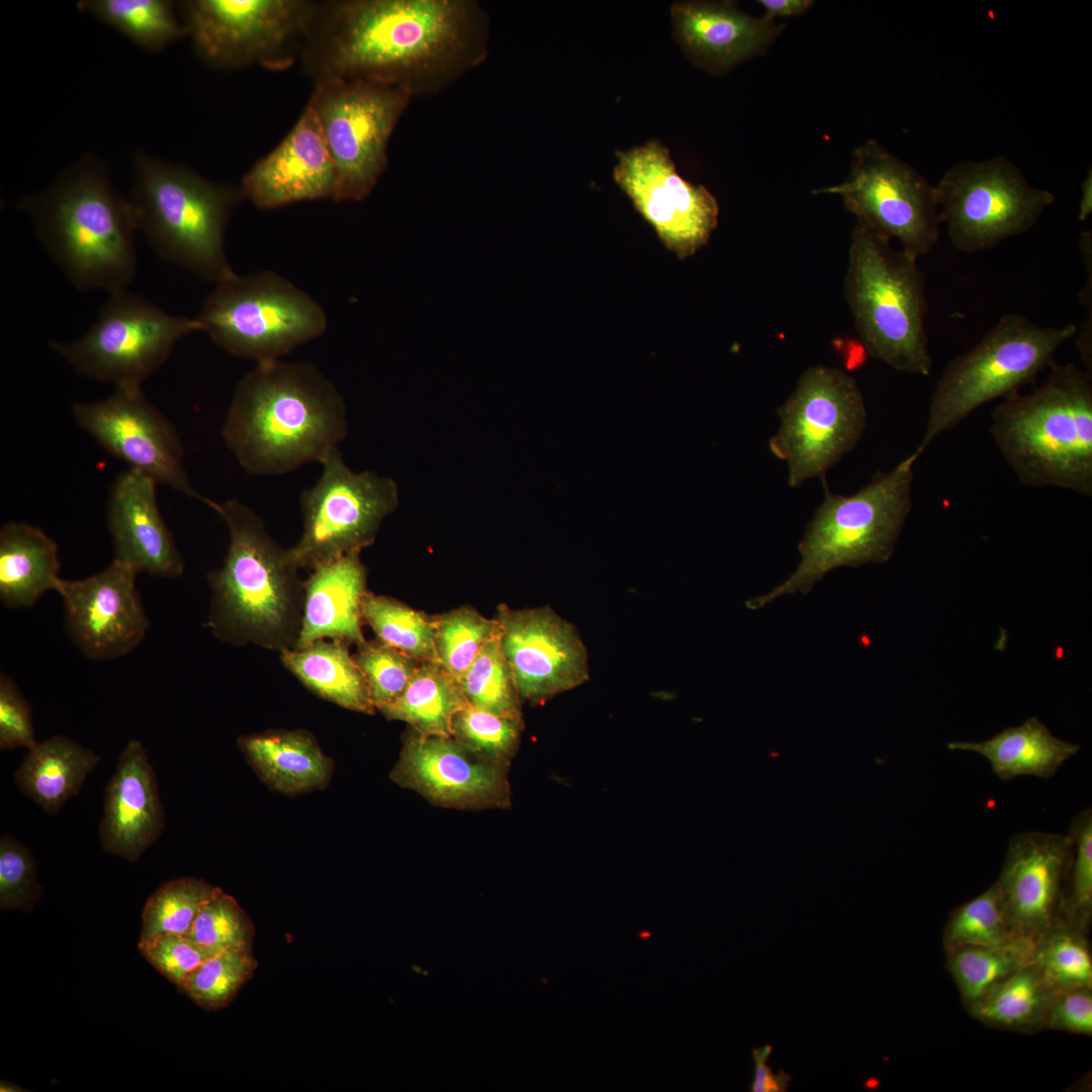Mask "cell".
Listing matches in <instances>:
<instances>
[{
	"label": "cell",
	"mask_w": 1092,
	"mask_h": 1092,
	"mask_svg": "<svg viewBox=\"0 0 1092 1092\" xmlns=\"http://www.w3.org/2000/svg\"><path fill=\"white\" fill-rule=\"evenodd\" d=\"M487 19L468 0L316 2L300 61L313 84L368 79L436 93L482 63Z\"/></svg>",
	"instance_id": "1"
},
{
	"label": "cell",
	"mask_w": 1092,
	"mask_h": 1092,
	"mask_svg": "<svg viewBox=\"0 0 1092 1092\" xmlns=\"http://www.w3.org/2000/svg\"><path fill=\"white\" fill-rule=\"evenodd\" d=\"M347 410L334 383L311 362L256 363L237 385L222 438L239 464L278 475L322 463L347 436Z\"/></svg>",
	"instance_id": "2"
},
{
	"label": "cell",
	"mask_w": 1092,
	"mask_h": 1092,
	"mask_svg": "<svg viewBox=\"0 0 1092 1092\" xmlns=\"http://www.w3.org/2000/svg\"><path fill=\"white\" fill-rule=\"evenodd\" d=\"M18 207L76 289L112 293L133 280L136 228L127 198L115 190L100 158L84 154Z\"/></svg>",
	"instance_id": "3"
},
{
	"label": "cell",
	"mask_w": 1092,
	"mask_h": 1092,
	"mask_svg": "<svg viewBox=\"0 0 1092 1092\" xmlns=\"http://www.w3.org/2000/svg\"><path fill=\"white\" fill-rule=\"evenodd\" d=\"M990 419L991 437L1022 484L1092 495V372L1056 362L1040 385L1001 399Z\"/></svg>",
	"instance_id": "4"
},
{
	"label": "cell",
	"mask_w": 1092,
	"mask_h": 1092,
	"mask_svg": "<svg viewBox=\"0 0 1092 1092\" xmlns=\"http://www.w3.org/2000/svg\"><path fill=\"white\" fill-rule=\"evenodd\" d=\"M204 504L223 520L230 536L221 567L208 574V627L218 639L233 643L252 641L270 648L295 644L301 583L286 549L240 500L206 498Z\"/></svg>",
	"instance_id": "5"
},
{
	"label": "cell",
	"mask_w": 1092,
	"mask_h": 1092,
	"mask_svg": "<svg viewBox=\"0 0 1092 1092\" xmlns=\"http://www.w3.org/2000/svg\"><path fill=\"white\" fill-rule=\"evenodd\" d=\"M127 198L136 231L158 256L218 283L236 274L224 249L240 185L210 181L190 167L138 152Z\"/></svg>",
	"instance_id": "6"
},
{
	"label": "cell",
	"mask_w": 1092,
	"mask_h": 1092,
	"mask_svg": "<svg viewBox=\"0 0 1092 1092\" xmlns=\"http://www.w3.org/2000/svg\"><path fill=\"white\" fill-rule=\"evenodd\" d=\"M918 458L913 452L850 495L833 493L822 478L824 499L799 543L796 570L769 593L748 601L747 607L759 609L782 596L808 593L840 566L889 560L911 511L913 465Z\"/></svg>",
	"instance_id": "7"
},
{
	"label": "cell",
	"mask_w": 1092,
	"mask_h": 1092,
	"mask_svg": "<svg viewBox=\"0 0 1092 1092\" xmlns=\"http://www.w3.org/2000/svg\"><path fill=\"white\" fill-rule=\"evenodd\" d=\"M917 261L856 222L844 295L872 357L898 371L927 376L933 360L925 328L926 279Z\"/></svg>",
	"instance_id": "8"
},
{
	"label": "cell",
	"mask_w": 1092,
	"mask_h": 1092,
	"mask_svg": "<svg viewBox=\"0 0 1092 1092\" xmlns=\"http://www.w3.org/2000/svg\"><path fill=\"white\" fill-rule=\"evenodd\" d=\"M1074 324L1039 326L1008 312L969 351L952 358L932 391L919 457L940 434L953 429L982 405L1003 399L1035 382L1056 363L1061 346L1075 337Z\"/></svg>",
	"instance_id": "9"
},
{
	"label": "cell",
	"mask_w": 1092,
	"mask_h": 1092,
	"mask_svg": "<svg viewBox=\"0 0 1092 1092\" xmlns=\"http://www.w3.org/2000/svg\"><path fill=\"white\" fill-rule=\"evenodd\" d=\"M202 332L233 356L278 360L327 329L321 304L273 271L237 273L216 283L196 317Z\"/></svg>",
	"instance_id": "10"
},
{
	"label": "cell",
	"mask_w": 1092,
	"mask_h": 1092,
	"mask_svg": "<svg viewBox=\"0 0 1092 1092\" xmlns=\"http://www.w3.org/2000/svg\"><path fill=\"white\" fill-rule=\"evenodd\" d=\"M178 12L198 58L214 70L290 68L300 58L316 2L184 0Z\"/></svg>",
	"instance_id": "11"
},
{
	"label": "cell",
	"mask_w": 1092,
	"mask_h": 1092,
	"mask_svg": "<svg viewBox=\"0 0 1092 1092\" xmlns=\"http://www.w3.org/2000/svg\"><path fill=\"white\" fill-rule=\"evenodd\" d=\"M413 95L376 80L330 79L314 84L307 102L337 169L335 201L367 197L387 166L390 136Z\"/></svg>",
	"instance_id": "12"
},
{
	"label": "cell",
	"mask_w": 1092,
	"mask_h": 1092,
	"mask_svg": "<svg viewBox=\"0 0 1092 1092\" xmlns=\"http://www.w3.org/2000/svg\"><path fill=\"white\" fill-rule=\"evenodd\" d=\"M778 415L780 427L768 448L786 462L788 485L793 488L808 479L825 478L858 443L867 426L864 399L856 381L824 365L804 371Z\"/></svg>",
	"instance_id": "13"
},
{
	"label": "cell",
	"mask_w": 1092,
	"mask_h": 1092,
	"mask_svg": "<svg viewBox=\"0 0 1092 1092\" xmlns=\"http://www.w3.org/2000/svg\"><path fill=\"white\" fill-rule=\"evenodd\" d=\"M934 185L940 221L952 246L966 254L1026 233L1056 199L1005 157L957 163Z\"/></svg>",
	"instance_id": "14"
},
{
	"label": "cell",
	"mask_w": 1092,
	"mask_h": 1092,
	"mask_svg": "<svg viewBox=\"0 0 1092 1092\" xmlns=\"http://www.w3.org/2000/svg\"><path fill=\"white\" fill-rule=\"evenodd\" d=\"M198 331L196 317L170 314L123 289L110 293L83 336L50 345L79 374L114 387L141 386L180 339Z\"/></svg>",
	"instance_id": "15"
},
{
	"label": "cell",
	"mask_w": 1092,
	"mask_h": 1092,
	"mask_svg": "<svg viewBox=\"0 0 1092 1092\" xmlns=\"http://www.w3.org/2000/svg\"><path fill=\"white\" fill-rule=\"evenodd\" d=\"M321 464L317 481L300 495L301 536L286 549L288 560L297 569H312L360 553L374 541L382 521L398 505L393 479L374 471L352 470L339 449Z\"/></svg>",
	"instance_id": "16"
},
{
	"label": "cell",
	"mask_w": 1092,
	"mask_h": 1092,
	"mask_svg": "<svg viewBox=\"0 0 1092 1092\" xmlns=\"http://www.w3.org/2000/svg\"><path fill=\"white\" fill-rule=\"evenodd\" d=\"M812 193L840 196L857 222L889 241H899L901 249L916 259L939 240L935 185L876 140L852 151L848 175L841 183Z\"/></svg>",
	"instance_id": "17"
},
{
	"label": "cell",
	"mask_w": 1092,
	"mask_h": 1092,
	"mask_svg": "<svg viewBox=\"0 0 1092 1092\" xmlns=\"http://www.w3.org/2000/svg\"><path fill=\"white\" fill-rule=\"evenodd\" d=\"M615 154V182L664 247L679 259L695 255L718 224L716 198L705 186L685 180L657 140Z\"/></svg>",
	"instance_id": "18"
},
{
	"label": "cell",
	"mask_w": 1092,
	"mask_h": 1092,
	"mask_svg": "<svg viewBox=\"0 0 1092 1092\" xmlns=\"http://www.w3.org/2000/svg\"><path fill=\"white\" fill-rule=\"evenodd\" d=\"M72 414L83 431L129 469L205 502L189 480L176 429L146 398L141 386H116L103 399L75 403Z\"/></svg>",
	"instance_id": "19"
},
{
	"label": "cell",
	"mask_w": 1092,
	"mask_h": 1092,
	"mask_svg": "<svg viewBox=\"0 0 1092 1092\" xmlns=\"http://www.w3.org/2000/svg\"><path fill=\"white\" fill-rule=\"evenodd\" d=\"M495 620L521 700L543 704L588 679L587 652L578 632L552 609L499 606Z\"/></svg>",
	"instance_id": "20"
},
{
	"label": "cell",
	"mask_w": 1092,
	"mask_h": 1092,
	"mask_svg": "<svg viewBox=\"0 0 1092 1092\" xmlns=\"http://www.w3.org/2000/svg\"><path fill=\"white\" fill-rule=\"evenodd\" d=\"M138 573L112 560L101 571L56 586L64 626L73 644L91 660L124 656L145 639L150 620L136 587Z\"/></svg>",
	"instance_id": "21"
},
{
	"label": "cell",
	"mask_w": 1092,
	"mask_h": 1092,
	"mask_svg": "<svg viewBox=\"0 0 1092 1092\" xmlns=\"http://www.w3.org/2000/svg\"><path fill=\"white\" fill-rule=\"evenodd\" d=\"M508 769L476 757L453 737L413 730L403 739L390 778L435 805L483 810L510 806Z\"/></svg>",
	"instance_id": "22"
},
{
	"label": "cell",
	"mask_w": 1092,
	"mask_h": 1092,
	"mask_svg": "<svg viewBox=\"0 0 1092 1092\" xmlns=\"http://www.w3.org/2000/svg\"><path fill=\"white\" fill-rule=\"evenodd\" d=\"M1068 834H1015L996 881L1008 924L1017 938L1034 942L1063 919L1072 859Z\"/></svg>",
	"instance_id": "23"
},
{
	"label": "cell",
	"mask_w": 1092,
	"mask_h": 1092,
	"mask_svg": "<svg viewBox=\"0 0 1092 1092\" xmlns=\"http://www.w3.org/2000/svg\"><path fill=\"white\" fill-rule=\"evenodd\" d=\"M240 187L245 199L262 209L335 199L336 165L310 105L286 136L243 176Z\"/></svg>",
	"instance_id": "24"
},
{
	"label": "cell",
	"mask_w": 1092,
	"mask_h": 1092,
	"mask_svg": "<svg viewBox=\"0 0 1092 1092\" xmlns=\"http://www.w3.org/2000/svg\"><path fill=\"white\" fill-rule=\"evenodd\" d=\"M144 473L127 468L114 479L106 519L114 560L138 574L172 578L184 571V559L160 512L156 486Z\"/></svg>",
	"instance_id": "25"
},
{
	"label": "cell",
	"mask_w": 1092,
	"mask_h": 1092,
	"mask_svg": "<svg viewBox=\"0 0 1092 1092\" xmlns=\"http://www.w3.org/2000/svg\"><path fill=\"white\" fill-rule=\"evenodd\" d=\"M673 34L691 62L715 75L766 52L783 31L732 1H677L671 5Z\"/></svg>",
	"instance_id": "26"
},
{
	"label": "cell",
	"mask_w": 1092,
	"mask_h": 1092,
	"mask_svg": "<svg viewBox=\"0 0 1092 1092\" xmlns=\"http://www.w3.org/2000/svg\"><path fill=\"white\" fill-rule=\"evenodd\" d=\"M165 829L155 769L139 740L127 742L104 792L99 825L104 851L136 861Z\"/></svg>",
	"instance_id": "27"
},
{
	"label": "cell",
	"mask_w": 1092,
	"mask_h": 1092,
	"mask_svg": "<svg viewBox=\"0 0 1092 1092\" xmlns=\"http://www.w3.org/2000/svg\"><path fill=\"white\" fill-rule=\"evenodd\" d=\"M360 553H351L312 568L303 584L300 628L294 648L330 638L361 645L362 603L366 569Z\"/></svg>",
	"instance_id": "28"
},
{
	"label": "cell",
	"mask_w": 1092,
	"mask_h": 1092,
	"mask_svg": "<svg viewBox=\"0 0 1092 1092\" xmlns=\"http://www.w3.org/2000/svg\"><path fill=\"white\" fill-rule=\"evenodd\" d=\"M57 543L40 528L11 521L0 529V601L9 609L31 608L61 579Z\"/></svg>",
	"instance_id": "29"
},
{
	"label": "cell",
	"mask_w": 1092,
	"mask_h": 1092,
	"mask_svg": "<svg viewBox=\"0 0 1092 1092\" xmlns=\"http://www.w3.org/2000/svg\"><path fill=\"white\" fill-rule=\"evenodd\" d=\"M239 746L272 789L295 795L320 789L331 778L333 761L303 730L269 731L239 739Z\"/></svg>",
	"instance_id": "30"
},
{
	"label": "cell",
	"mask_w": 1092,
	"mask_h": 1092,
	"mask_svg": "<svg viewBox=\"0 0 1092 1092\" xmlns=\"http://www.w3.org/2000/svg\"><path fill=\"white\" fill-rule=\"evenodd\" d=\"M947 748L982 755L997 778L1011 781L1021 776L1054 777L1080 745L1054 736L1039 719L1030 717L987 740L950 741Z\"/></svg>",
	"instance_id": "31"
},
{
	"label": "cell",
	"mask_w": 1092,
	"mask_h": 1092,
	"mask_svg": "<svg viewBox=\"0 0 1092 1092\" xmlns=\"http://www.w3.org/2000/svg\"><path fill=\"white\" fill-rule=\"evenodd\" d=\"M99 760V755L73 739L55 735L28 749L13 777L26 797L55 815L79 794Z\"/></svg>",
	"instance_id": "32"
},
{
	"label": "cell",
	"mask_w": 1092,
	"mask_h": 1092,
	"mask_svg": "<svg viewBox=\"0 0 1092 1092\" xmlns=\"http://www.w3.org/2000/svg\"><path fill=\"white\" fill-rule=\"evenodd\" d=\"M346 643L322 639L300 649H283L281 658L320 697L352 711L373 714L375 707L366 678Z\"/></svg>",
	"instance_id": "33"
},
{
	"label": "cell",
	"mask_w": 1092,
	"mask_h": 1092,
	"mask_svg": "<svg viewBox=\"0 0 1092 1092\" xmlns=\"http://www.w3.org/2000/svg\"><path fill=\"white\" fill-rule=\"evenodd\" d=\"M466 704L460 684L439 662H420L404 692L381 713L419 734L452 737L453 718Z\"/></svg>",
	"instance_id": "34"
},
{
	"label": "cell",
	"mask_w": 1092,
	"mask_h": 1092,
	"mask_svg": "<svg viewBox=\"0 0 1092 1092\" xmlns=\"http://www.w3.org/2000/svg\"><path fill=\"white\" fill-rule=\"evenodd\" d=\"M1056 992L1029 963L999 982L967 1010L989 1027L1033 1033L1044 1029Z\"/></svg>",
	"instance_id": "35"
},
{
	"label": "cell",
	"mask_w": 1092,
	"mask_h": 1092,
	"mask_svg": "<svg viewBox=\"0 0 1092 1092\" xmlns=\"http://www.w3.org/2000/svg\"><path fill=\"white\" fill-rule=\"evenodd\" d=\"M77 8L148 52L159 53L186 37L177 3L173 1L80 0Z\"/></svg>",
	"instance_id": "36"
},
{
	"label": "cell",
	"mask_w": 1092,
	"mask_h": 1092,
	"mask_svg": "<svg viewBox=\"0 0 1092 1092\" xmlns=\"http://www.w3.org/2000/svg\"><path fill=\"white\" fill-rule=\"evenodd\" d=\"M1034 942L1017 938L999 946H971L946 953V968L970 1007L999 982L1031 962Z\"/></svg>",
	"instance_id": "37"
},
{
	"label": "cell",
	"mask_w": 1092,
	"mask_h": 1092,
	"mask_svg": "<svg viewBox=\"0 0 1092 1092\" xmlns=\"http://www.w3.org/2000/svg\"><path fill=\"white\" fill-rule=\"evenodd\" d=\"M362 618L379 641L419 662H438L434 616L414 610L394 599L366 593Z\"/></svg>",
	"instance_id": "38"
},
{
	"label": "cell",
	"mask_w": 1092,
	"mask_h": 1092,
	"mask_svg": "<svg viewBox=\"0 0 1092 1092\" xmlns=\"http://www.w3.org/2000/svg\"><path fill=\"white\" fill-rule=\"evenodd\" d=\"M217 888L192 877L178 878L161 885L144 906L139 942L165 934L188 935L199 911Z\"/></svg>",
	"instance_id": "39"
},
{
	"label": "cell",
	"mask_w": 1092,
	"mask_h": 1092,
	"mask_svg": "<svg viewBox=\"0 0 1092 1092\" xmlns=\"http://www.w3.org/2000/svg\"><path fill=\"white\" fill-rule=\"evenodd\" d=\"M1086 933L1062 921L1034 941L1030 964L1055 991L1092 988Z\"/></svg>",
	"instance_id": "40"
},
{
	"label": "cell",
	"mask_w": 1092,
	"mask_h": 1092,
	"mask_svg": "<svg viewBox=\"0 0 1092 1092\" xmlns=\"http://www.w3.org/2000/svg\"><path fill=\"white\" fill-rule=\"evenodd\" d=\"M1015 939L996 882L977 897L956 907L942 935L945 954L964 947L1004 945Z\"/></svg>",
	"instance_id": "41"
},
{
	"label": "cell",
	"mask_w": 1092,
	"mask_h": 1092,
	"mask_svg": "<svg viewBox=\"0 0 1092 1092\" xmlns=\"http://www.w3.org/2000/svg\"><path fill=\"white\" fill-rule=\"evenodd\" d=\"M467 703L494 714L522 718L521 698L497 633L482 647L461 677Z\"/></svg>",
	"instance_id": "42"
},
{
	"label": "cell",
	"mask_w": 1092,
	"mask_h": 1092,
	"mask_svg": "<svg viewBox=\"0 0 1092 1092\" xmlns=\"http://www.w3.org/2000/svg\"><path fill=\"white\" fill-rule=\"evenodd\" d=\"M438 662L458 682L482 647L497 633V622L471 607L434 616Z\"/></svg>",
	"instance_id": "43"
},
{
	"label": "cell",
	"mask_w": 1092,
	"mask_h": 1092,
	"mask_svg": "<svg viewBox=\"0 0 1092 1092\" xmlns=\"http://www.w3.org/2000/svg\"><path fill=\"white\" fill-rule=\"evenodd\" d=\"M523 728L522 718L494 714L466 704L453 718L452 737L476 757L509 767Z\"/></svg>",
	"instance_id": "44"
},
{
	"label": "cell",
	"mask_w": 1092,
	"mask_h": 1092,
	"mask_svg": "<svg viewBox=\"0 0 1092 1092\" xmlns=\"http://www.w3.org/2000/svg\"><path fill=\"white\" fill-rule=\"evenodd\" d=\"M256 968L251 949H228L200 964L178 990L205 1010L215 1011L231 1003Z\"/></svg>",
	"instance_id": "45"
},
{
	"label": "cell",
	"mask_w": 1092,
	"mask_h": 1092,
	"mask_svg": "<svg viewBox=\"0 0 1092 1092\" xmlns=\"http://www.w3.org/2000/svg\"><path fill=\"white\" fill-rule=\"evenodd\" d=\"M1072 859L1069 869L1063 919L1069 925L1088 932L1092 917V810L1078 812L1069 833Z\"/></svg>",
	"instance_id": "46"
},
{
	"label": "cell",
	"mask_w": 1092,
	"mask_h": 1092,
	"mask_svg": "<svg viewBox=\"0 0 1092 1092\" xmlns=\"http://www.w3.org/2000/svg\"><path fill=\"white\" fill-rule=\"evenodd\" d=\"M254 927L234 897L217 888L196 916L188 936L213 954L251 949Z\"/></svg>",
	"instance_id": "47"
},
{
	"label": "cell",
	"mask_w": 1092,
	"mask_h": 1092,
	"mask_svg": "<svg viewBox=\"0 0 1092 1092\" xmlns=\"http://www.w3.org/2000/svg\"><path fill=\"white\" fill-rule=\"evenodd\" d=\"M354 659L366 678L373 705L380 712L404 692L420 664L379 640L359 645Z\"/></svg>",
	"instance_id": "48"
},
{
	"label": "cell",
	"mask_w": 1092,
	"mask_h": 1092,
	"mask_svg": "<svg viewBox=\"0 0 1092 1092\" xmlns=\"http://www.w3.org/2000/svg\"><path fill=\"white\" fill-rule=\"evenodd\" d=\"M43 893L30 850L10 835L0 838V909L30 912Z\"/></svg>",
	"instance_id": "49"
},
{
	"label": "cell",
	"mask_w": 1092,
	"mask_h": 1092,
	"mask_svg": "<svg viewBox=\"0 0 1092 1092\" xmlns=\"http://www.w3.org/2000/svg\"><path fill=\"white\" fill-rule=\"evenodd\" d=\"M138 948L146 961L178 989L192 971L213 956L188 935L178 934L160 935L139 942Z\"/></svg>",
	"instance_id": "50"
},
{
	"label": "cell",
	"mask_w": 1092,
	"mask_h": 1092,
	"mask_svg": "<svg viewBox=\"0 0 1092 1092\" xmlns=\"http://www.w3.org/2000/svg\"><path fill=\"white\" fill-rule=\"evenodd\" d=\"M35 740L31 708L15 680L0 673V749L32 748Z\"/></svg>",
	"instance_id": "51"
},
{
	"label": "cell",
	"mask_w": 1092,
	"mask_h": 1092,
	"mask_svg": "<svg viewBox=\"0 0 1092 1092\" xmlns=\"http://www.w3.org/2000/svg\"><path fill=\"white\" fill-rule=\"evenodd\" d=\"M1044 1029L1092 1034V988L1057 991L1050 1004Z\"/></svg>",
	"instance_id": "52"
},
{
	"label": "cell",
	"mask_w": 1092,
	"mask_h": 1092,
	"mask_svg": "<svg viewBox=\"0 0 1092 1092\" xmlns=\"http://www.w3.org/2000/svg\"><path fill=\"white\" fill-rule=\"evenodd\" d=\"M1079 248L1087 275L1079 294L1080 304L1086 310V317L1080 329L1076 346L1086 370L1092 372V233L1090 231L1082 232Z\"/></svg>",
	"instance_id": "53"
},
{
	"label": "cell",
	"mask_w": 1092,
	"mask_h": 1092,
	"mask_svg": "<svg viewBox=\"0 0 1092 1092\" xmlns=\"http://www.w3.org/2000/svg\"><path fill=\"white\" fill-rule=\"evenodd\" d=\"M771 1044H763L751 1050L753 1073L749 1087L750 1092H787L792 1076L783 1069L774 1073L767 1061L772 1053Z\"/></svg>",
	"instance_id": "54"
},
{
	"label": "cell",
	"mask_w": 1092,
	"mask_h": 1092,
	"mask_svg": "<svg viewBox=\"0 0 1092 1092\" xmlns=\"http://www.w3.org/2000/svg\"><path fill=\"white\" fill-rule=\"evenodd\" d=\"M763 17L775 21L777 17H791L805 13L814 3L811 0H759Z\"/></svg>",
	"instance_id": "55"
},
{
	"label": "cell",
	"mask_w": 1092,
	"mask_h": 1092,
	"mask_svg": "<svg viewBox=\"0 0 1092 1092\" xmlns=\"http://www.w3.org/2000/svg\"><path fill=\"white\" fill-rule=\"evenodd\" d=\"M1092 212V170L1089 168L1081 183L1078 218L1085 220Z\"/></svg>",
	"instance_id": "56"
},
{
	"label": "cell",
	"mask_w": 1092,
	"mask_h": 1092,
	"mask_svg": "<svg viewBox=\"0 0 1092 1092\" xmlns=\"http://www.w3.org/2000/svg\"><path fill=\"white\" fill-rule=\"evenodd\" d=\"M0 1091L1 1092H22V1091H27V1089H22L20 1086L14 1084L12 1082L2 1080L0 1082Z\"/></svg>",
	"instance_id": "57"
}]
</instances>
